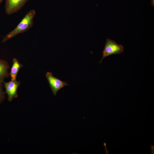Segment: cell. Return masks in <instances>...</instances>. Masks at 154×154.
<instances>
[{
    "mask_svg": "<svg viewBox=\"0 0 154 154\" xmlns=\"http://www.w3.org/2000/svg\"><path fill=\"white\" fill-rule=\"evenodd\" d=\"M35 14L36 11L34 9L29 11L17 27L4 37L2 42H6L18 34L24 33L29 30L33 25L34 18Z\"/></svg>",
    "mask_w": 154,
    "mask_h": 154,
    "instance_id": "obj_1",
    "label": "cell"
},
{
    "mask_svg": "<svg viewBox=\"0 0 154 154\" xmlns=\"http://www.w3.org/2000/svg\"><path fill=\"white\" fill-rule=\"evenodd\" d=\"M123 51L124 47L122 45L119 44L115 41L107 38L102 51V58L99 63H101L106 57L112 55L121 54Z\"/></svg>",
    "mask_w": 154,
    "mask_h": 154,
    "instance_id": "obj_2",
    "label": "cell"
},
{
    "mask_svg": "<svg viewBox=\"0 0 154 154\" xmlns=\"http://www.w3.org/2000/svg\"><path fill=\"white\" fill-rule=\"evenodd\" d=\"M45 75L50 88L54 96H56L58 91L62 88L69 85L66 82L62 81L54 76L51 72H47Z\"/></svg>",
    "mask_w": 154,
    "mask_h": 154,
    "instance_id": "obj_3",
    "label": "cell"
},
{
    "mask_svg": "<svg viewBox=\"0 0 154 154\" xmlns=\"http://www.w3.org/2000/svg\"><path fill=\"white\" fill-rule=\"evenodd\" d=\"M29 0H6L5 11L7 14L11 15L22 8Z\"/></svg>",
    "mask_w": 154,
    "mask_h": 154,
    "instance_id": "obj_4",
    "label": "cell"
},
{
    "mask_svg": "<svg viewBox=\"0 0 154 154\" xmlns=\"http://www.w3.org/2000/svg\"><path fill=\"white\" fill-rule=\"evenodd\" d=\"M20 82L16 80H11L7 82H4L6 92L8 95V100L11 101L14 98L18 97L17 89Z\"/></svg>",
    "mask_w": 154,
    "mask_h": 154,
    "instance_id": "obj_5",
    "label": "cell"
},
{
    "mask_svg": "<svg viewBox=\"0 0 154 154\" xmlns=\"http://www.w3.org/2000/svg\"><path fill=\"white\" fill-rule=\"evenodd\" d=\"M9 67L7 62L0 59V82L3 83L4 79L9 77L8 70Z\"/></svg>",
    "mask_w": 154,
    "mask_h": 154,
    "instance_id": "obj_6",
    "label": "cell"
},
{
    "mask_svg": "<svg viewBox=\"0 0 154 154\" xmlns=\"http://www.w3.org/2000/svg\"><path fill=\"white\" fill-rule=\"evenodd\" d=\"M13 62L10 74L11 77V80H15L16 79L17 75L19 69L22 67L23 66L19 62L17 59L15 58H13Z\"/></svg>",
    "mask_w": 154,
    "mask_h": 154,
    "instance_id": "obj_7",
    "label": "cell"
},
{
    "mask_svg": "<svg viewBox=\"0 0 154 154\" xmlns=\"http://www.w3.org/2000/svg\"><path fill=\"white\" fill-rule=\"evenodd\" d=\"M2 83H0V104L3 101L5 98V92L3 90Z\"/></svg>",
    "mask_w": 154,
    "mask_h": 154,
    "instance_id": "obj_8",
    "label": "cell"
},
{
    "mask_svg": "<svg viewBox=\"0 0 154 154\" xmlns=\"http://www.w3.org/2000/svg\"><path fill=\"white\" fill-rule=\"evenodd\" d=\"M4 0H0V4Z\"/></svg>",
    "mask_w": 154,
    "mask_h": 154,
    "instance_id": "obj_9",
    "label": "cell"
},
{
    "mask_svg": "<svg viewBox=\"0 0 154 154\" xmlns=\"http://www.w3.org/2000/svg\"><path fill=\"white\" fill-rule=\"evenodd\" d=\"M0 83H1V82H0Z\"/></svg>",
    "mask_w": 154,
    "mask_h": 154,
    "instance_id": "obj_10",
    "label": "cell"
}]
</instances>
